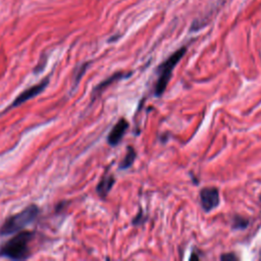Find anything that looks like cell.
Masks as SVG:
<instances>
[{
    "label": "cell",
    "mask_w": 261,
    "mask_h": 261,
    "mask_svg": "<svg viewBox=\"0 0 261 261\" xmlns=\"http://www.w3.org/2000/svg\"><path fill=\"white\" fill-rule=\"evenodd\" d=\"M136 159V151L135 149L132 147V146H128L127 147V151H126V154L124 156V158L121 160L120 162V165H119V168L120 169H126V168H129L134 161Z\"/></svg>",
    "instance_id": "cell-9"
},
{
    "label": "cell",
    "mask_w": 261,
    "mask_h": 261,
    "mask_svg": "<svg viewBox=\"0 0 261 261\" xmlns=\"http://www.w3.org/2000/svg\"><path fill=\"white\" fill-rule=\"evenodd\" d=\"M128 128V122L124 118H120L115 125L112 127L110 133L107 136V143L111 147H115L122 140L126 129Z\"/></svg>",
    "instance_id": "cell-6"
},
{
    "label": "cell",
    "mask_w": 261,
    "mask_h": 261,
    "mask_svg": "<svg viewBox=\"0 0 261 261\" xmlns=\"http://www.w3.org/2000/svg\"><path fill=\"white\" fill-rule=\"evenodd\" d=\"M35 233L30 230H20L0 247V256L11 260H24L31 256L30 244Z\"/></svg>",
    "instance_id": "cell-1"
},
{
    "label": "cell",
    "mask_w": 261,
    "mask_h": 261,
    "mask_svg": "<svg viewBox=\"0 0 261 261\" xmlns=\"http://www.w3.org/2000/svg\"><path fill=\"white\" fill-rule=\"evenodd\" d=\"M186 52H187L186 47L179 48L158 66V69H157L158 70V79H157V82L155 85V95L157 97H160L164 93L175 65L184 57Z\"/></svg>",
    "instance_id": "cell-3"
},
{
    "label": "cell",
    "mask_w": 261,
    "mask_h": 261,
    "mask_svg": "<svg viewBox=\"0 0 261 261\" xmlns=\"http://www.w3.org/2000/svg\"><path fill=\"white\" fill-rule=\"evenodd\" d=\"M129 75H130V72H129L128 74H126V73H124V72H121V71L113 73L111 76L107 77L106 80H104L103 82H101L99 85H97V86L93 89V95H94V96H93V99H94V97H98L99 95H101V93L104 91V89H106L108 86H110V85L113 84L114 82L120 81V80L125 79V77H127V76H129Z\"/></svg>",
    "instance_id": "cell-7"
},
{
    "label": "cell",
    "mask_w": 261,
    "mask_h": 261,
    "mask_svg": "<svg viewBox=\"0 0 261 261\" xmlns=\"http://www.w3.org/2000/svg\"><path fill=\"white\" fill-rule=\"evenodd\" d=\"M39 207L35 204H32L25 207L20 212L9 216L0 227L1 236H9L21 230L27 225L34 222L39 215Z\"/></svg>",
    "instance_id": "cell-2"
},
{
    "label": "cell",
    "mask_w": 261,
    "mask_h": 261,
    "mask_svg": "<svg viewBox=\"0 0 261 261\" xmlns=\"http://www.w3.org/2000/svg\"><path fill=\"white\" fill-rule=\"evenodd\" d=\"M200 200L206 212L211 211L219 205V193L216 188H204L200 192Z\"/></svg>",
    "instance_id": "cell-5"
},
{
    "label": "cell",
    "mask_w": 261,
    "mask_h": 261,
    "mask_svg": "<svg viewBox=\"0 0 261 261\" xmlns=\"http://www.w3.org/2000/svg\"><path fill=\"white\" fill-rule=\"evenodd\" d=\"M115 182V178L113 175H105L103 176L99 184L97 185V188H96V191L98 193V195L101 197V198H106V196L108 195V193L110 192L111 188L113 187Z\"/></svg>",
    "instance_id": "cell-8"
},
{
    "label": "cell",
    "mask_w": 261,
    "mask_h": 261,
    "mask_svg": "<svg viewBox=\"0 0 261 261\" xmlns=\"http://www.w3.org/2000/svg\"><path fill=\"white\" fill-rule=\"evenodd\" d=\"M260 200H261V195H260Z\"/></svg>",
    "instance_id": "cell-12"
},
{
    "label": "cell",
    "mask_w": 261,
    "mask_h": 261,
    "mask_svg": "<svg viewBox=\"0 0 261 261\" xmlns=\"http://www.w3.org/2000/svg\"><path fill=\"white\" fill-rule=\"evenodd\" d=\"M221 259L222 260H236L237 259V256L229 253V254H225V255H222L221 256Z\"/></svg>",
    "instance_id": "cell-11"
},
{
    "label": "cell",
    "mask_w": 261,
    "mask_h": 261,
    "mask_svg": "<svg viewBox=\"0 0 261 261\" xmlns=\"http://www.w3.org/2000/svg\"><path fill=\"white\" fill-rule=\"evenodd\" d=\"M49 84V76L43 79L39 84L37 85H34L28 89H25L24 91H22L14 100L13 102L4 110V111H8L9 109L11 108H14V107H17V106H20L21 104H23L24 102L29 101L30 99L40 95L42 92H44V90L47 88Z\"/></svg>",
    "instance_id": "cell-4"
},
{
    "label": "cell",
    "mask_w": 261,
    "mask_h": 261,
    "mask_svg": "<svg viewBox=\"0 0 261 261\" xmlns=\"http://www.w3.org/2000/svg\"><path fill=\"white\" fill-rule=\"evenodd\" d=\"M248 220L245 219L244 217H240V216H237L234 217L233 219V224L232 226L234 228H245L247 225H248Z\"/></svg>",
    "instance_id": "cell-10"
}]
</instances>
